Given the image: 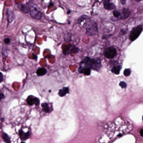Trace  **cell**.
<instances>
[{"label":"cell","instance_id":"cell-1","mask_svg":"<svg viewBox=\"0 0 143 143\" xmlns=\"http://www.w3.org/2000/svg\"><path fill=\"white\" fill-rule=\"evenodd\" d=\"M101 66V61L99 58H91L89 57H86L80 62L78 71L84 75L89 76L91 74L92 69L98 72Z\"/></svg>","mask_w":143,"mask_h":143},{"label":"cell","instance_id":"cell-2","mask_svg":"<svg viewBox=\"0 0 143 143\" xmlns=\"http://www.w3.org/2000/svg\"><path fill=\"white\" fill-rule=\"evenodd\" d=\"M27 5L29 8L30 15L32 18L38 20L41 19L42 14L36 4L32 2H29L27 3Z\"/></svg>","mask_w":143,"mask_h":143},{"label":"cell","instance_id":"cell-3","mask_svg":"<svg viewBox=\"0 0 143 143\" xmlns=\"http://www.w3.org/2000/svg\"><path fill=\"white\" fill-rule=\"evenodd\" d=\"M85 28L86 33L88 36H93L97 33V25L93 20H90L87 21L85 24Z\"/></svg>","mask_w":143,"mask_h":143},{"label":"cell","instance_id":"cell-4","mask_svg":"<svg viewBox=\"0 0 143 143\" xmlns=\"http://www.w3.org/2000/svg\"><path fill=\"white\" fill-rule=\"evenodd\" d=\"M143 30L142 25H138L132 29L129 35V39L131 42H133L138 38Z\"/></svg>","mask_w":143,"mask_h":143},{"label":"cell","instance_id":"cell-5","mask_svg":"<svg viewBox=\"0 0 143 143\" xmlns=\"http://www.w3.org/2000/svg\"><path fill=\"white\" fill-rule=\"evenodd\" d=\"M117 50L113 47H108L106 48L104 52V55L108 59L114 58L117 55Z\"/></svg>","mask_w":143,"mask_h":143},{"label":"cell","instance_id":"cell-6","mask_svg":"<svg viewBox=\"0 0 143 143\" xmlns=\"http://www.w3.org/2000/svg\"><path fill=\"white\" fill-rule=\"evenodd\" d=\"M104 7L105 9L107 10L115 9L116 8V6L113 3H111L110 0H105L103 3Z\"/></svg>","mask_w":143,"mask_h":143},{"label":"cell","instance_id":"cell-7","mask_svg":"<svg viewBox=\"0 0 143 143\" xmlns=\"http://www.w3.org/2000/svg\"><path fill=\"white\" fill-rule=\"evenodd\" d=\"M27 102L28 104L29 105H32L34 104L38 105L40 103L39 99L37 98L32 96H30L27 98Z\"/></svg>","mask_w":143,"mask_h":143},{"label":"cell","instance_id":"cell-8","mask_svg":"<svg viewBox=\"0 0 143 143\" xmlns=\"http://www.w3.org/2000/svg\"><path fill=\"white\" fill-rule=\"evenodd\" d=\"M131 12L129 9L128 8H124L122 10V12L121 13L119 16L120 19H125L128 18L131 15Z\"/></svg>","mask_w":143,"mask_h":143},{"label":"cell","instance_id":"cell-9","mask_svg":"<svg viewBox=\"0 0 143 143\" xmlns=\"http://www.w3.org/2000/svg\"><path fill=\"white\" fill-rule=\"evenodd\" d=\"M70 46L69 48H68L67 49H66V50H63V53L65 55H68L69 53H77L78 52L79 49H78V48L75 46H73L71 47V49H70Z\"/></svg>","mask_w":143,"mask_h":143},{"label":"cell","instance_id":"cell-10","mask_svg":"<svg viewBox=\"0 0 143 143\" xmlns=\"http://www.w3.org/2000/svg\"><path fill=\"white\" fill-rule=\"evenodd\" d=\"M69 88L67 87H64L62 89L59 90L58 95L62 97L65 96L66 94L69 93Z\"/></svg>","mask_w":143,"mask_h":143},{"label":"cell","instance_id":"cell-11","mask_svg":"<svg viewBox=\"0 0 143 143\" xmlns=\"http://www.w3.org/2000/svg\"><path fill=\"white\" fill-rule=\"evenodd\" d=\"M122 66L120 65H114L111 69V72L116 74L118 75L120 73Z\"/></svg>","mask_w":143,"mask_h":143},{"label":"cell","instance_id":"cell-12","mask_svg":"<svg viewBox=\"0 0 143 143\" xmlns=\"http://www.w3.org/2000/svg\"><path fill=\"white\" fill-rule=\"evenodd\" d=\"M47 71L44 68H40L37 69L36 73L37 76H43L46 74L47 73Z\"/></svg>","mask_w":143,"mask_h":143},{"label":"cell","instance_id":"cell-13","mask_svg":"<svg viewBox=\"0 0 143 143\" xmlns=\"http://www.w3.org/2000/svg\"><path fill=\"white\" fill-rule=\"evenodd\" d=\"M8 14V20L9 22H11L13 21L14 19V14L11 10H8L7 11Z\"/></svg>","mask_w":143,"mask_h":143},{"label":"cell","instance_id":"cell-14","mask_svg":"<svg viewBox=\"0 0 143 143\" xmlns=\"http://www.w3.org/2000/svg\"><path fill=\"white\" fill-rule=\"evenodd\" d=\"M18 8H19V9L21 10V11L24 13H28L29 12V8L27 6H25L23 4H20L19 6H18Z\"/></svg>","mask_w":143,"mask_h":143},{"label":"cell","instance_id":"cell-15","mask_svg":"<svg viewBox=\"0 0 143 143\" xmlns=\"http://www.w3.org/2000/svg\"><path fill=\"white\" fill-rule=\"evenodd\" d=\"M29 136V134L28 133H24L23 131H21L19 132V136L22 140H25L27 139Z\"/></svg>","mask_w":143,"mask_h":143},{"label":"cell","instance_id":"cell-16","mask_svg":"<svg viewBox=\"0 0 143 143\" xmlns=\"http://www.w3.org/2000/svg\"><path fill=\"white\" fill-rule=\"evenodd\" d=\"M2 136L4 142H6V143H11V141H10L9 137L8 136V135H7V134L3 133Z\"/></svg>","mask_w":143,"mask_h":143},{"label":"cell","instance_id":"cell-17","mask_svg":"<svg viewBox=\"0 0 143 143\" xmlns=\"http://www.w3.org/2000/svg\"><path fill=\"white\" fill-rule=\"evenodd\" d=\"M42 106L43 107V110H44V111L47 113L50 112V108L47 103H43L42 104Z\"/></svg>","mask_w":143,"mask_h":143},{"label":"cell","instance_id":"cell-18","mask_svg":"<svg viewBox=\"0 0 143 143\" xmlns=\"http://www.w3.org/2000/svg\"><path fill=\"white\" fill-rule=\"evenodd\" d=\"M131 70L130 69H125L123 72V74L125 76H128L131 75Z\"/></svg>","mask_w":143,"mask_h":143},{"label":"cell","instance_id":"cell-19","mask_svg":"<svg viewBox=\"0 0 143 143\" xmlns=\"http://www.w3.org/2000/svg\"><path fill=\"white\" fill-rule=\"evenodd\" d=\"M87 16L86 15H83L82 16H81L80 18H79V19H78V23L79 24H81V22H82L83 21H84V20L86 19H87Z\"/></svg>","mask_w":143,"mask_h":143},{"label":"cell","instance_id":"cell-20","mask_svg":"<svg viewBox=\"0 0 143 143\" xmlns=\"http://www.w3.org/2000/svg\"><path fill=\"white\" fill-rule=\"evenodd\" d=\"M113 14L115 17L118 18L120 16V13L119 11H118L117 10H114V11H113Z\"/></svg>","mask_w":143,"mask_h":143},{"label":"cell","instance_id":"cell-21","mask_svg":"<svg viewBox=\"0 0 143 143\" xmlns=\"http://www.w3.org/2000/svg\"><path fill=\"white\" fill-rule=\"evenodd\" d=\"M119 86L122 89H125L127 87V84L124 81H120L119 83Z\"/></svg>","mask_w":143,"mask_h":143},{"label":"cell","instance_id":"cell-22","mask_svg":"<svg viewBox=\"0 0 143 143\" xmlns=\"http://www.w3.org/2000/svg\"><path fill=\"white\" fill-rule=\"evenodd\" d=\"M10 39L8 38H6L4 40V42L6 44H8L10 43Z\"/></svg>","mask_w":143,"mask_h":143},{"label":"cell","instance_id":"cell-23","mask_svg":"<svg viewBox=\"0 0 143 143\" xmlns=\"http://www.w3.org/2000/svg\"><path fill=\"white\" fill-rule=\"evenodd\" d=\"M3 74L0 72V82L3 81Z\"/></svg>","mask_w":143,"mask_h":143},{"label":"cell","instance_id":"cell-24","mask_svg":"<svg viewBox=\"0 0 143 143\" xmlns=\"http://www.w3.org/2000/svg\"><path fill=\"white\" fill-rule=\"evenodd\" d=\"M120 3H121V4L123 5H125V3H126V0H121L120 1Z\"/></svg>","mask_w":143,"mask_h":143},{"label":"cell","instance_id":"cell-25","mask_svg":"<svg viewBox=\"0 0 143 143\" xmlns=\"http://www.w3.org/2000/svg\"><path fill=\"white\" fill-rule=\"evenodd\" d=\"M4 97V95L2 93H0V100H1L2 99H3Z\"/></svg>","mask_w":143,"mask_h":143},{"label":"cell","instance_id":"cell-26","mask_svg":"<svg viewBox=\"0 0 143 143\" xmlns=\"http://www.w3.org/2000/svg\"><path fill=\"white\" fill-rule=\"evenodd\" d=\"M71 12V11L70 10H69V11H68V14H70V13Z\"/></svg>","mask_w":143,"mask_h":143},{"label":"cell","instance_id":"cell-27","mask_svg":"<svg viewBox=\"0 0 143 143\" xmlns=\"http://www.w3.org/2000/svg\"><path fill=\"white\" fill-rule=\"evenodd\" d=\"M136 1L137 2H140L141 1H142V0H136Z\"/></svg>","mask_w":143,"mask_h":143},{"label":"cell","instance_id":"cell-28","mask_svg":"<svg viewBox=\"0 0 143 143\" xmlns=\"http://www.w3.org/2000/svg\"><path fill=\"white\" fill-rule=\"evenodd\" d=\"M24 143V142H22V143Z\"/></svg>","mask_w":143,"mask_h":143}]
</instances>
